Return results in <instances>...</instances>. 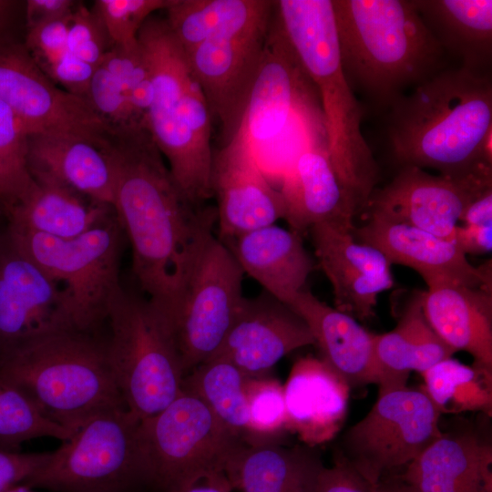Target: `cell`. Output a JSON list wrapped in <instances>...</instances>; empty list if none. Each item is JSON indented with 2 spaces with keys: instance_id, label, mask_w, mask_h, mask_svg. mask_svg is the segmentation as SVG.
I'll use <instances>...</instances> for the list:
<instances>
[{
  "instance_id": "c3c4849f",
  "label": "cell",
  "mask_w": 492,
  "mask_h": 492,
  "mask_svg": "<svg viewBox=\"0 0 492 492\" xmlns=\"http://www.w3.org/2000/svg\"><path fill=\"white\" fill-rule=\"evenodd\" d=\"M77 5L72 0H28L26 16L28 28L70 14Z\"/></svg>"
},
{
  "instance_id": "d4e9b609",
  "label": "cell",
  "mask_w": 492,
  "mask_h": 492,
  "mask_svg": "<svg viewBox=\"0 0 492 492\" xmlns=\"http://www.w3.org/2000/svg\"><path fill=\"white\" fill-rule=\"evenodd\" d=\"M350 389L322 358H299L283 384L286 430L312 447L333 440L345 420Z\"/></svg>"
},
{
  "instance_id": "836d02e7",
  "label": "cell",
  "mask_w": 492,
  "mask_h": 492,
  "mask_svg": "<svg viewBox=\"0 0 492 492\" xmlns=\"http://www.w3.org/2000/svg\"><path fill=\"white\" fill-rule=\"evenodd\" d=\"M248 376L229 360L213 356L188 374L181 388L197 395L226 427L246 440Z\"/></svg>"
},
{
  "instance_id": "52a82bcc",
  "label": "cell",
  "mask_w": 492,
  "mask_h": 492,
  "mask_svg": "<svg viewBox=\"0 0 492 492\" xmlns=\"http://www.w3.org/2000/svg\"><path fill=\"white\" fill-rule=\"evenodd\" d=\"M138 440L145 487L158 492H182L226 475L231 458L246 442L182 388L163 410L139 422Z\"/></svg>"
},
{
  "instance_id": "484cf974",
  "label": "cell",
  "mask_w": 492,
  "mask_h": 492,
  "mask_svg": "<svg viewBox=\"0 0 492 492\" xmlns=\"http://www.w3.org/2000/svg\"><path fill=\"white\" fill-rule=\"evenodd\" d=\"M108 144L69 134H29L28 169L34 179L55 182L112 207L115 170Z\"/></svg>"
},
{
  "instance_id": "7dc6e473",
  "label": "cell",
  "mask_w": 492,
  "mask_h": 492,
  "mask_svg": "<svg viewBox=\"0 0 492 492\" xmlns=\"http://www.w3.org/2000/svg\"><path fill=\"white\" fill-rule=\"evenodd\" d=\"M452 241L466 256L483 255L492 250V225H457Z\"/></svg>"
},
{
  "instance_id": "9f6ffc18",
  "label": "cell",
  "mask_w": 492,
  "mask_h": 492,
  "mask_svg": "<svg viewBox=\"0 0 492 492\" xmlns=\"http://www.w3.org/2000/svg\"><path fill=\"white\" fill-rule=\"evenodd\" d=\"M1 349H2V345H1V343H0V351H1Z\"/></svg>"
},
{
  "instance_id": "ee69618b",
  "label": "cell",
  "mask_w": 492,
  "mask_h": 492,
  "mask_svg": "<svg viewBox=\"0 0 492 492\" xmlns=\"http://www.w3.org/2000/svg\"><path fill=\"white\" fill-rule=\"evenodd\" d=\"M50 452L22 453L0 447V492L25 483L48 460Z\"/></svg>"
},
{
  "instance_id": "7402d4cb",
  "label": "cell",
  "mask_w": 492,
  "mask_h": 492,
  "mask_svg": "<svg viewBox=\"0 0 492 492\" xmlns=\"http://www.w3.org/2000/svg\"><path fill=\"white\" fill-rule=\"evenodd\" d=\"M412 492H492V443L477 426L460 422L405 468Z\"/></svg>"
},
{
  "instance_id": "d6a6232c",
  "label": "cell",
  "mask_w": 492,
  "mask_h": 492,
  "mask_svg": "<svg viewBox=\"0 0 492 492\" xmlns=\"http://www.w3.org/2000/svg\"><path fill=\"white\" fill-rule=\"evenodd\" d=\"M276 1L171 0L166 22L184 52L205 40L241 30L272 15Z\"/></svg>"
},
{
  "instance_id": "e575fe53",
  "label": "cell",
  "mask_w": 492,
  "mask_h": 492,
  "mask_svg": "<svg viewBox=\"0 0 492 492\" xmlns=\"http://www.w3.org/2000/svg\"><path fill=\"white\" fill-rule=\"evenodd\" d=\"M425 389L441 414H492V380L474 366L449 357L421 373Z\"/></svg>"
},
{
  "instance_id": "d590c367",
  "label": "cell",
  "mask_w": 492,
  "mask_h": 492,
  "mask_svg": "<svg viewBox=\"0 0 492 492\" xmlns=\"http://www.w3.org/2000/svg\"><path fill=\"white\" fill-rule=\"evenodd\" d=\"M75 432L45 417L16 387L0 378V447L18 450L23 442L52 437L67 441Z\"/></svg>"
},
{
  "instance_id": "83f0119b",
  "label": "cell",
  "mask_w": 492,
  "mask_h": 492,
  "mask_svg": "<svg viewBox=\"0 0 492 492\" xmlns=\"http://www.w3.org/2000/svg\"><path fill=\"white\" fill-rule=\"evenodd\" d=\"M307 324L321 352L352 387L380 383L374 352V333L356 319L320 301L309 290L301 291L288 304Z\"/></svg>"
},
{
  "instance_id": "9c48e42d",
  "label": "cell",
  "mask_w": 492,
  "mask_h": 492,
  "mask_svg": "<svg viewBox=\"0 0 492 492\" xmlns=\"http://www.w3.org/2000/svg\"><path fill=\"white\" fill-rule=\"evenodd\" d=\"M314 88L279 23L276 9L265 50L240 128L235 135L254 155L264 172L275 157L280 172L279 149L286 165L292 162L287 149L296 156L307 144L322 137L313 128ZM284 172V171H283Z\"/></svg>"
},
{
  "instance_id": "ac0fdd59",
  "label": "cell",
  "mask_w": 492,
  "mask_h": 492,
  "mask_svg": "<svg viewBox=\"0 0 492 492\" xmlns=\"http://www.w3.org/2000/svg\"><path fill=\"white\" fill-rule=\"evenodd\" d=\"M211 190L221 241L283 219L280 190L270 184L254 155L237 137L213 152Z\"/></svg>"
},
{
  "instance_id": "816d5d0a",
  "label": "cell",
  "mask_w": 492,
  "mask_h": 492,
  "mask_svg": "<svg viewBox=\"0 0 492 492\" xmlns=\"http://www.w3.org/2000/svg\"><path fill=\"white\" fill-rule=\"evenodd\" d=\"M375 492H412L402 480H381L376 485Z\"/></svg>"
},
{
  "instance_id": "7c38bea8",
  "label": "cell",
  "mask_w": 492,
  "mask_h": 492,
  "mask_svg": "<svg viewBox=\"0 0 492 492\" xmlns=\"http://www.w3.org/2000/svg\"><path fill=\"white\" fill-rule=\"evenodd\" d=\"M441 415L423 386L387 392L343 432L335 454L376 486L386 473L405 468L441 436Z\"/></svg>"
},
{
  "instance_id": "ab89813d",
  "label": "cell",
  "mask_w": 492,
  "mask_h": 492,
  "mask_svg": "<svg viewBox=\"0 0 492 492\" xmlns=\"http://www.w3.org/2000/svg\"><path fill=\"white\" fill-rule=\"evenodd\" d=\"M171 0H98L95 13L115 46L138 42V32L149 15L166 9Z\"/></svg>"
},
{
  "instance_id": "5b68a950",
  "label": "cell",
  "mask_w": 492,
  "mask_h": 492,
  "mask_svg": "<svg viewBox=\"0 0 492 492\" xmlns=\"http://www.w3.org/2000/svg\"><path fill=\"white\" fill-rule=\"evenodd\" d=\"M0 378L73 432L97 415L126 408L101 332L56 329L6 345L0 351Z\"/></svg>"
},
{
  "instance_id": "4dcf8cb0",
  "label": "cell",
  "mask_w": 492,
  "mask_h": 492,
  "mask_svg": "<svg viewBox=\"0 0 492 492\" xmlns=\"http://www.w3.org/2000/svg\"><path fill=\"white\" fill-rule=\"evenodd\" d=\"M30 190L4 213L9 228L57 239H73L115 214L96 202L55 182L34 179Z\"/></svg>"
},
{
  "instance_id": "4fadbf2b",
  "label": "cell",
  "mask_w": 492,
  "mask_h": 492,
  "mask_svg": "<svg viewBox=\"0 0 492 492\" xmlns=\"http://www.w3.org/2000/svg\"><path fill=\"white\" fill-rule=\"evenodd\" d=\"M243 274L228 248L210 234L195 259L179 306L167 323L184 377L220 347L244 299Z\"/></svg>"
},
{
  "instance_id": "7a4b0ae2",
  "label": "cell",
  "mask_w": 492,
  "mask_h": 492,
  "mask_svg": "<svg viewBox=\"0 0 492 492\" xmlns=\"http://www.w3.org/2000/svg\"><path fill=\"white\" fill-rule=\"evenodd\" d=\"M399 169L463 178L492 168L491 74L447 67L401 97L384 114Z\"/></svg>"
},
{
  "instance_id": "e0dca14e",
  "label": "cell",
  "mask_w": 492,
  "mask_h": 492,
  "mask_svg": "<svg viewBox=\"0 0 492 492\" xmlns=\"http://www.w3.org/2000/svg\"><path fill=\"white\" fill-rule=\"evenodd\" d=\"M71 328L60 286L12 239L0 233L2 348L46 332Z\"/></svg>"
},
{
  "instance_id": "30bf717a",
  "label": "cell",
  "mask_w": 492,
  "mask_h": 492,
  "mask_svg": "<svg viewBox=\"0 0 492 492\" xmlns=\"http://www.w3.org/2000/svg\"><path fill=\"white\" fill-rule=\"evenodd\" d=\"M15 242L63 291L71 328L100 333L110 304L121 289L120 255L124 231L116 216L73 239L9 228Z\"/></svg>"
},
{
  "instance_id": "1f68e13d",
  "label": "cell",
  "mask_w": 492,
  "mask_h": 492,
  "mask_svg": "<svg viewBox=\"0 0 492 492\" xmlns=\"http://www.w3.org/2000/svg\"><path fill=\"white\" fill-rule=\"evenodd\" d=\"M420 16L446 55L459 67L490 73L491 0H415Z\"/></svg>"
},
{
  "instance_id": "ffe728a7",
  "label": "cell",
  "mask_w": 492,
  "mask_h": 492,
  "mask_svg": "<svg viewBox=\"0 0 492 492\" xmlns=\"http://www.w3.org/2000/svg\"><path fill=\"white\" fill-rule=\"evenodd\" d=\"M313 344L314 339L305 322L288 305L263 291L258 296L244 297L213 356L229 360L249 375H262L286 354Z\"/></svg>"
},
{
  "instance_id": "cb8c5ba5",
  "label": "cell",
  "mask_w": 492,
  "mask_h": 492,
  "mask_svg": "<svg viewBox=\"0 0 492 492\" xmlns=\"http://www.w3.org/2000/svg\"><path fill=\"white\" fill-rule=\"evenodd\" d=\"M355 240L381 251L388 261L416 271L425 280L445 278L473 287H492L491 261L475 267L453 241L406 224L365 219Z\"/></svg>"
},
{
  "instance_id": "f1b7e54d",
  "label": "cell",
  "mask_w": 492,
  "mask_h": 492,
  "mask_svg": "<svg viewBox=\"0 0 492 492\" xmlns=\"http://www.w3.org/2000/svg\"><path fill=\"white\" fill-rule=\"evenodd\" d=\"M324 466L316 447L246 441L225 474L241 492H315Z\"/></svg>"
},
{
  "instance_id": "9a60e30c",
  "label": "cell",
  "mask_w": 492,
  "mask_h": 492,
  "mask_svg": "<svg viewBox=\"0 0 492 492\" xmlns=\"http://www.w3.org/2000/svg\"><path fill=\"white\" fill-rule=\"evenodd\" d=\"M276 7V5H275ZM274 12L241 30L205 40L185 52L223 144L237 134L262 61Z\"/></svg>"
},
{
  "instance_id": "2e32d148",
  "label": "cell",
  "mask_w": 492,
  "mask_h": 492,
  "mask_svg": "<svg viewBox=\"0 0 492 492\" xmlns=\"http://www.w3.org/2000/svg\"><path fill=\"white\" fill-rule=\"evenodd\" d=\"M490 184L492 169L451 178L404 167L389 183L374 190L362 215L410 225L452 241L470 199Z\"/></svg>"
},
{
  "instance_id": "7bdbcfd3",
  "label": "cell",
  "mask_w": 492,
  "mask_h": 492,
  "mask_svg": "<svg viewBox=\"0 0 492 492\" xmlns=\"http://www.w3.org/2000/svg\"><path fill=\"white\" fill-rule=\"evenodd\" d=\"M72 12L28 28L26 50L40 68L67 52V33Z\"/></svg>"
},
{
  "instance_id": "f5cc1de1",
  "label": "cell",
  "mask_w": 492,
  "mask_h": 492,
  "mask_svg": "<svg viewBox=\"0 0 492 492\" xmlns=\"http://www.w3.org/2000/svg\"><path fill=\"white\" fill-rule=\"evenodd\" d=\"M13 5L14 4L12 1L0 0V30L5 26L10 12L12 11Z\"/></svg>"
},
{
  "instance_id": "b9f144b4",
  "label": "cell",
  "mask_w": 492,
  "mask_h": 492,
  "mask_svg": "<svg viewBox=\"0 0 492 492\" xmlns=\"http://www.w3.org/2000/svg\"><path fill=\"white\" fill-rule=\"evenodd\" d=\"M109 39L97 15L82 5L73 10L67 33V51L97 67L108 52Z\"/></svg>"
},
{
  "instance_id": "4316f807",
  "label": "cell",
  "mask_w": 492,
  "mask_h": 492,
  "mask_svg": "<svg viewBox=\"0 0 492 492\" xmlns=\"http://www.w3.org/2000/svg\"><path fill=\"white\" fill-rule=\"evenodd\" d=\"M221 242L244 273L286 305L305 289L306 281L315 268L314 260L303 246L302 235L276 224Z\"/></svg>"
},
{
  "instance_id": "60d3db41",
  "label": "cell",
  "mask_w": 492,
  "mask_h": 492,
  "mask_svg": "<svg viewBox=\"0 0 492 492\" xmlns=\"http://www.w3.org/2000/svg\"><path fill=\"white\" fill-rule=\"evenodd\" d=\"M86 98L97 113L111 127L120 128L136 118L128 94L121 82L105 67H96Z\"/></svg>"
},
{
  "instance_id": "8fae6325",
  "label": "cell",
  "mask_w": 492,
  "mask_h": 492,
  "mask_svg": "<svg viewBox=\"0 0 492 492\" xmlns=\"http://www.w3.org/2000/svg\"><path fill=\"white\" fill-rule=\"evenodd\" d=\"M138 424L126 408L95 415L50 452L24 486L51 492H134L144 487Z\"/></svg>"
},
{
  "instance_id": "681fc988",
  "label": "cell",
  "mask_w": 492,
  "mask_h": 492,
  "mask_svg": "<svg viewBox=\"0 0 492 492\" xmlns=\"http://www.w3.org/2000/svg\"><path fill=\"white\" fill-rule=\"evenodd\" d=\"M460 222L464 225H492V184L483 187L470 199Z\"/></svg>"
},
{
  "instance_id": "11a10c76",
  "label": "cell",
  "mask_w": 492,
  "mask_h": 492,
  "mask_svg": "<svg viewBox=\"0 0 492 492\" xmlns=\"http://www.w3.org/2000/svg\"><path fill=\"white\" fill-rule=\"evenodd\" d=\"M6 227V218L4 213V210L2 207L0 206V233L5 229Z\"/></svg>"
},
{
  "instance_id": "db71d44e",
  "label": "cell",
  "mask_w": 492,
  "mask_h": 492,
  "mask_svg": "<svg viewBox=\"0 0 492 492\" xmlns=\"http://www.w3.org/2000/svg\"><path fill=\"white\" fill-rule=\"evenodd\" d=\"M5 492H36V491H33L32 488L26 487L25 486H16Z\"/></svg>"
},
{
  "instance_id": "3957f363",
  "label": "cell",
  "mask_w": 492,
  "mask_h": 492,
  "mask_svg": "<svg viewBox=\"0 0 492 492\" xmlns=\"http://www.w3.org/2000/svg\"><path fill=\"white\" fill-rule=\"evenodd\" d=\"M345 78L376 112L449 67L415 0H332Z\"/></svg>"
},
{
  "instance_id": "d6986e66",
  "label": "cell",
  "mask_w": 492,
  "mask_h": 492,
  "mask_svg": "<svg viewBox=\"0 0 492 492\" xmlns=\"http://www.w3.org/2000/svg\"><path fill=\"white\" fill-rule=\"evenodd\" d=\"M352 231L326 223L308 231L317 262L332 284L334 307L366 321L374 315L378 295L395 283L392 264L377 249L355 240Z\"/></svg>"
},
{
  "instance_id": "44dd1931",
  "label": "cell",
  "mask_w": 492,
  "mask_h": 492,
  "mask_svg": "<svg viewBox=\"0 0 492 492\" xmlns=\"http://www.w3.org/2000/svg\"><path fill=\"white\" fill-rule=\"evenodd\" d=\"M283 219L301 235L315 224L354 231L358 210L329 159L326 140L307 144L282 175Z\"/></svg>"
},
{
  "instance_id": "603a6c76",
  "label": "cell",
  "mask_w": 492,
  "mask_h": 492,
  "mask_svg": "<svg viewBox=\"0 0 492 492\" xmlns=\"http://www.w3.org/2000/svg\"><path fill=\"white\" fill-rule=\"evenodd\" d=\"M423 311L436 334L492 380V287H473L445 278L425 280Z\"/></svg>"
},
{
  "instance_id": "f907efd6",
  "label": "cell",
  "mask_w": 492,
  "mask_h": 492,
  "mask_svg": "<svg viewBox=\"0 0 492 492\" xmlns=\"http://www.w3.org/2000/svg\"><path fill=\"white\" fill-rule=\"evenodd\" d=\"M233 490L226 475H217L202 479L182 492H231Z\"/></svg>"
},
{
  "instance_id": "f35d334b",
  "label": "cell",
  "mask_w": 492,
  "mask_h": 492,
  "mask_svg": "<svg viewBox=\"0 0 492 492\" xmlns=\"http://www.w3.org/2000/svg\"><path fill=\"white\" fill-rule=\"evenodd\" d=\"M99 66L121 82L135 112L144 113L149 109L153 87L148 61L138 40L128 46L113 45Z\"/></svg>"
},
{
  "instance_id": "277c9868",
  "label": "cell",
  "mask_w": 492,
  "mask_h": 492,
  "mask_svg": "<svg viewBox=\"0 0 492 492\" xmlns=\"http://www.w3.org/2000/svg\"><path fill=\"white\" fill-rule=\"evenodd\" d=\"M276 14L319 97L333 168L362 215L380 169L362 132L364 107L343 72L332 0H279Z\"/></svg>"
},
{
  "instance_id": "ba28073f",
  "label": "cell",
  "mask_w": 492,
  "mask_h": 492,
  "mask_svg": "<svg viewBox=\"0 0 492 492\" xmlns=\"http://www.w3.org/2000/svg\"><path fill=\"white\" fill-rule=\"evenodd\" d=\"M106 323L108 359L126 408L138 421L146 420L181 392L184 376L170 331L147 297L123 287Z\"/></svg>"
},
{
  "instance_id": "bcb514c9",
  "label": "cell",
  "mask_w": 492,
  "mask_h": 492,
  "mask_svg": "<svg viewBox=\"0 0 492 492\" xmlns=\"http://www.w3.org/2000/svg\"><path fill=\"white\" fill-rule=\"evenodd\" d=\"M375 489L376 486L335 454L333 465L322 470L315 492H375Z\"/></svg>"
},
{
  "instance_id": "5bb4252c",
  "label": "cell",
  "mask_w": 492,
  "mask_h": 492,
  "mask_svg": "<svg viewBox=\"0 0 492 492\" xmlns=\"http://www.w3.org/2000/svg\"><path fill=\"white\" fill-rule=\"evenodd\" d=\"M0 101L29 134H69L105 143L114 130L87 99L56 87L26 48L4 43L0 44Z\"/></svg>"
},
{
  "instance_id": "f546056e",
  "label": "cell",
  "mask_w": 492,
  "mask_h": 492,
  "mask_svg": "<svg viewBox=\"0 0 492 492\" xmlns=\"http://www.w3.org/2000/svg\"><path fill=\"white\" fill-rule=\"evenodd\" d=\"M422 300L423 292H418L408 302L392 331L374 333L378 395L407 386L411 372L421 374L456 353L430 326Z\"/></svg>"
},
{
  "instance_id": "74e56055",
  "label": "cell",
  "mask_w": 492,
  "mask_h": 492,
  "mask_svg": "<svg viewBox=\"0 0 492 492\" xmlns=\"http://www.w3.org/2000/svg\"><path fill=\"white\" fill-rule=\"evenodd\" d=\"M244 391L249 416L246 441H275L287 431L283 384L268 374L249 375Z\"/></svg>"
},
{
  "instance_id": "8d00e7d4",
  "label": "cell",
  "mask_w": 492,
  "mask_h": 492,
  "mask_svg": "<svg viewBox=\"0 0 492 492\" xmlns=\"http://www.w3.org/2000/svg\"><path fill=\"white\" fill-rule=\"evenodd\" d=\"M28 135L14 112L0 101V206L4 211L35 183L27 164Z\"/></svg>"
},
{
  "instance_id": "f6af8a7d",
  "label": "cell",
  "mask_w": 492,
  "mask_h": 492,
  "mask_svg": "<svg viewBox=\"0 0 492 492\" xmlns=\"http://www.w3.org/2000/svg\"><path fill=\"white\" fill-rule=\"evenodd\" d=\"M41 69L51 80L61 84L66 91L86 98L96 67L67 51Z\"/></svg>"
},
{
  "instance_id": "8992f818",
  "label": "cell",
  "mask_w": 492,
  "mask_h": 492,
  "mask_svg": "<svg viewBox=\"0 0 492 492\" xmlns=\"http://www.w3.org/2000/svg\"><path fill=\"white\" fill-rule=\"evenodd\" d=\"M138 40L149 67L151 104L142 123L194 206L212 198L211 114L186 54L165 19L149 17Z\"/></svg>"
},
{
  "instance_id": "6da1fadb",
  "label": "cell",
  "mask_w": 492,
  "mask_h": 492,
  "mask_svg": "<svg viewBox=\"0 0 492 492\" xmlns=\"http://www.w3.org/2000/svg\"><path fill=\"white\" fill-rule=\"evenodd\" d=\"M108 149L115 170L112 207L131 245L133 273L168 323L213 233L216 208L194 206L185 198L142 121L115 128Z\"/></svg>"
}]
</instances>
